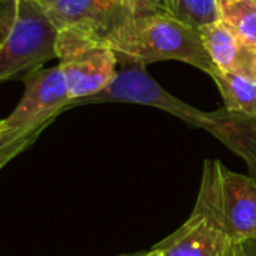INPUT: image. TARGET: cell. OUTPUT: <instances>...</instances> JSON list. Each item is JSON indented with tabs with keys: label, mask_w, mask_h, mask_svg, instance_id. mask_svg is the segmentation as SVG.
<instances>
[{
	"label": "cell",
	"mask_w": 256,
	"mask_h": 256,
	"mask_svg": "<svg viewBox=\"0 0 256 256\" xmlns=\"http://www.w3.org/2000/svg\"><path fill=\"white\" fill-rule=\"evenodd\" d=\"M224 98L225 106L231 111L256 117V81L219 68L210 75Z\"/></svg>",
	"instance_id": "obj_11"
},
{
	"label": "cell",
	"mask_w": 256,
	"mask_h": 256,
	"mask_svg": "<svg viewBox=\"0 0 256 256\" xmlns=\"http://www.w3.org/2000/svg\"><path fill=\"white\" fill-rule=\"evenodd\" d=\"M146 255V252L144 254H129V255H120V256H144Z\"/></svg>",
	"instance_id": "obj_17"
},
{
	"label": "cell",
	"mask_w": 256,
	"mask_h": 256,
	"mask_svg": "<svg viewBox=\"0 0 256 256\" xmlns=\"http://www.w3.org/2000/svg\"><path fill=\"white\" fill-rule=\"evenodd\" d=\"M202 42L216 68L256 81V45L218 20L200 28Z\"/></svg>",
	"instance_id": "obj_10"
},
{
	"label": "cell",
	"mask_w": 256,
	"mask_h": 256,
	"mask_svg": "<svg viewBox=\"0 0 256 256\" xmlns=\"http://www.w3.org/2000/svg\"><path fill=\"white\" fill-rule=\"evenodd\" d=\"M102 102H129L146 105L176 116L182 118V122H184L183 118H186V114H189L192 108V105L166 92L156 80H153L146 72V66L140 64L123 66L106 88L93 96L72 100L70 108Z\"/></svg>",
	"instance_id": "obj_6"
},
{
	"label": "cell",
	"mask_w": 256,
	"mask_h": 256,
	"mask_svg": "<svg viewBox=\"0 0 256 256\" xmlns=\"http://www.w3.org/2000/svg\"><path fill=\"white\" fill-rule=\"evenodd\" d=\"M57 39L39 0H0V80L24 81L57 58Z\"/></svg>",
	"instance_id": "obj_2"
},
{
	"label": "cell",
	"mask_w": 256,
	"mask_h": 256,
	"mask_svg": "<svg viewBox=\"0 0 256 256\" xmlns=\"http://www.w3.org/2000/svg\"><path fill=\"white\" fill-rule=\"evenodd\" d=\"M220 160H206L195 207L189 219L152 249L162 256H236L222 214Z\"/></svg>",
	"instance_id": "obj_4"
},
{
	"label": "cell",
	"mask_w": 256,
	"mask_h": 256,
	"mask_svg": "<svg viewBox=\"0 0 256 256\" xmlns=\"http://www.w3.org/2000/svg\"><path fill=\"white\" fill-rule=\"evenodd\" d=\"M170 15L201 28L220 20L219 0H165Z\"/></svg>",
	"instance_id": "obj_13"
},
{
	"label": "cell",
	"mask_w": 256,
	"mask_h": 256,
	"mask_svg": "<svg viewBox=\"0 0 256 256\" xmlns=\"http://www.w3.org/2000/svg\"><path fill=\"white\" fill-rule=\"evenodd\" d=\"M70 104L72 96L58 64L27 76L18 105L0 122V168L26 152Z\"/></svg>",
	"instance_id": "obj_3"
},
{
	"label": "cell",
	"mask_w": 256,
	"mask_h": 256,
	"mask_svg": "<svg viewBox=\"0 0 256 256\" xmlns=\"http://www.w3.org/2000/svg\"><path fill=\"white\" fill-rule=\"evenodd\" d=\"M58 68L72 100L106 88L118 74V60L100 38L80 28L58 30Z\"/></svg>",
	"instance_id": "obj_5"
},
{
	"label": "cell",
	"mask_w": 256,
	"mask_h": 256,
	"mask_svg": "<svg viewBox=\"0 0 256 256\" xmlns=\"http://www.w3.org/2000/svg\"><path fill=\"white\" fill-rule=\"evenodd\" d=\"M192 128L210 132L231 152L240 156L256 180V117L244 112L231 111L226 106L214 111L198 110Z\"/></svg>",
	"instance_id": "obj_9"
},
{
	"label": "cell",
	"mask_w": 256,
	"mask_h": 256,
	"mask_svg": "<svg viewBox=\"0 0 256 256\" xmlns=\"http://www.w3.org/2000/svg\"><path fill=\"white\" fill-rule=\"evenodd\" d=\"M144 256H162V255H160V254H158L156 250H153V249H152L150 252H146V255Z\"/></svg>",
	"instance_id": "obj_16"
},
{
	"label": "cell",
	"mask_w": 256,
	"mask_h": 256,
	"mask_svg": "<svg viewBox=\"0 0 256 256\" xmlns=\"http://www.w3.org/2000/svg\"><path fill=\"white\" fill-rule=\"evenodd\" d=\"M124 8L134 15H170L165 0H122Z\"/></svg>",
	"instance_id": "obj_14"
},
{
	"label": "cell",
	"mask_w": 256,
	"mask_h": 256,
	"mask_svg": "<svg viewBox=\"0 0 256 256\" xmlns=\"http://www.w3.org/2000/svg\"><path fill=\"white\" fill-rule=\"evenodd\" d=\"M46 14L63 28H80L98 38L126 22L134 15L122 0H39Z\"/></svg>",
	"instance_id": "obj_7"
},
{
	"label": "cell",
	"mask_w": 256,
	"mask_h": 256,
	"mask_svg": "<svg viewBox=\"0 0 256 256\" xmlns=\"http://www.w3.org/2000/svg\"><path fill=\"white\" fill-rule=\"evenodd\" d=\"M220 20L256 45V0H219Z\"/></svg>",
	"instance_id": "obj_12"
},
{
	"label": "cell",
	"mask_w": 256,
	"mask_h": 256,
	"mask_svg": "<svg viewBox=\"0 0 256 256\" xmlns=\"http://www.w3.org/2000/svg\"><path fill=\"white\" fill-rule=\"evenodd\" d=\"M236 256H256V240H250L237 246Z\"/></svg>",
	"instance_id": "obj_15"
},
{
	"label": "cell",
	"mask_w": 256,
	"mask_h": 256,
	"mask_svg": "<svg viewBox=\"0 0 256 256\" xmlns=\"http://www.w3.org/2000/svg\"><path fill=\"white\" fill-rule=\"evenodd\" d=\"M220 202L236 246L256 240V180L220 165Z\"/></svg>",
	"instance_id": "obj_8"
},
{
	"label": "cell",
	"mask_w": 256,
	"mask_h": 256,
	"mask_svg": "<svg viewBox=\"0 0 256 256\" xmlns=\"http://www.w3.org/2000/svg\"><path fill=\"white\" fill-rule=\"evenodd\" d=\"M123 66L177 60L212 75L216 69L200 28L172 15H138L102 38Z\"/></svg>",
	"instance_id": "obj_1"
}]
</instances>
